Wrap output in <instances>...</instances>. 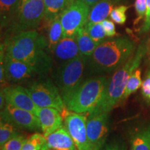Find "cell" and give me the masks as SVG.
I'll return each mask as SVG.
<instances>
[{
	"label": "cell",
	"instance_id": "1",
	"mask_svg": "<svg viewBox=\"0 0 150 150\" xmlns=\"http://www.w3.org/2000/svg\"><path fill=\"white\" fill-rule=\"evenodd\" d=\"M6 54L32 67L38 74L50 72L53 60L48 54L47 40L36 30L21 31L4 42Z\"/></svg>",
	"mask_w": 150,
	"mask_h": 150
},
{
	"label": "cell",
	"instance_id": "2",
	"mask_svg": "<svg viewBox=\"0 0 150 150\" xmlns=\"http://www.w3.org/2000/svg\"><path fill=\"white\" fill-rule=\"evenodd\" d=\"M135 51L136 45L129 38L106 39L88 59V67L93 74L115 72L134 55Z\"/></svg>",
	"mask_w": 150,
	"mask_h": 150
},
{
	"label": "cell",
	"instance_id": "3",
	"mask_svg": "<svg viewBox=\"0 0 150 150\" xmlns=\"http://www.w3.org/2000/svg\"><path fill=\"white\" fill-rule=\"evenodd\" d=\"M147 52V45L142 42L134 55L108 77L104 96L95 110L109 112L121 102L124 92L131 75L139 67L143 57Z\"/></svg>",
	"mask_w": 150,
	"mask_h": 150
},
{
	"label": "cell",
	"instance_id": "4",
	"mask_svg": "<svg viewBox=\"0 0 150 150\" xmlns=\"http://www.w3.org/2000/svg\"><path fill=\"white\" fill-rule=\"evenodd\" d=\"M108 79V76L99 75L84 80L63 100L66 108L70 111L81 114L93 111L102 101Z\"/></svg>",
	"mask_w": 150,
	"mask_h": 150
},
{
	"label": "cell",
	"instance_id": "5",
	"mask_svg": "<svg viewBox=\"0 0 150 150\" xmlns=\"http://www.w3.org/2000/svg\"><path fill=\"white\" fill-rule=\"evenodd\" d=\"M88 59L81 54L61 64L54 74V79L63 100L70 96L83 81Z\"/></svg>",
	"mask_w": 150,
	"mask_h": 150
},
{
	"label": "cell",
	"instance_id": "6",
	"mask_svg": "<svg viewBox=\"0 0 150 150\" xmlns=\"http://www.w3.org/2000/svg\"><path fill=\"white\" fill-rule=\"evenodd\" d=\"M45 17L43 0H21L18 15L10 27L13 34L21 31L35 30Z\"/></svg>",
	"mask_w": 150,
	"mask_h": 150
},
{
	"label": "cell",
	"instance_id": "7",
	"mask_svg": "<svg viewBox=\"0 0 150 150\" xmlns=\"http://www.w3.org/2000/svg\"><path fill=\"white\" fill-rule=\"evenodd\" d=\"M28 91L38 107L54 108L62 114L67 109L57 86L49 79L33 82L29 85Z\"/></svg>",
	"mask_w": 150,
	"mask_h": 150
},
{
	"label": "cell",
	"instance_id": "8",
	"mask_svg": "<svg viewBox=\"0 0 150 150\" xmlns=\"http://www.w3.org/2000/svg\"><path fill=\"white\" fill-rule=\"evenodd\" d=\"M91 7L82 0H74L60 16L63 37L75 38L78 31L85 27Z\"/></svg>",
	"mask_w": 150,
	"mask_h": 150
},
{
	"label": "cell",
	"instance_id": "9",
	"mask_svg": "<svg viewBox=\"0 0 150 150\" xmlns=\"http://www.w3.org/2000/svg\"><path fill=\"white\" fill-rule=\"evenodd\" d=\"M86 131L91 150H102L109 132L108 112L95 110L87 113Z\"/></svg>",
	"mask_w": 150,
	"mask_h": 150
},
{
	"label": "cell",
	"instance_id": "10",
	"mask_svg": "<svg viewBox=\"0 0 150 150\" xmlns=\"http://www.w3.org/2000/svg\"><path fill=\"white\" fill-rule=\"evenodd\" d=\"M64 125L78 150H91L86 131V115L67 109L63 114Z\"/></svg>",
	"mask_w": 150,
	"mask_h": 150
},
{
	"label": "cell",
	"instance_id": "11",
	"mask_svg": "<svg viewBox=\"0 0 150 150\" xmlns=\"http://www.w3.org/2000/svg\"><path fill=\"white\" fill-rule=\"evenodd\" d=\"M1 120L11 123L19 129L29 131H41L40 121L35 114L8 104H6L1 109Z\"/></svg>",
	"mask_w": 150,
	"mask_h": 150
},
{
	"label": "cell",
	"instance_id": "12",
	"mask_svg": "<svg viewBox=\"0 0 150 150\" xmlns=\"http://www.w3.org/2000/svg\"><path fill=\"white\" fill-rule=\"evenodd\" d=\"M6 104L35 114L38 106L33 102L28 88L21 86H8L1 90Z\"/></svg>",
	"mask_w": 150,
	"mask_h": 150
},
{
	"label": "cell",
	"instance_id": "13",
	"mask_svg": "<svg viewBox=\"0 0 150 150\" xmlns=\"http://www.w3.org/2000/svg\"><path fill=\"white\" fill-rule=\"evenodd\" d=\"M6 80L13 83L25 81L37 75V72L24 62L13 59L6 54L4 56Z\"/></svg>",
	"mask_w": 150,
	"mask_h": 150
},
{
	"label": "cell",
	"instance_id": "14",
	"mask_svg": "<svg viewBox=\"0 0 150 150\" xmlns=\"http://www.w3.org/2000/svg\"><path fill=\"white\" fill-rule=\"evenodd\" d=\"M35 115L40 121L41 131L45 136H47L63 125V115L56 108L38 107Z\"/></svg>",
	"mask_w": 150,
	"mask_h": 150
},
{
	"label": "cell",
	"instance_id": "15",
	"mask_svg": "<svg viewBox=\"0 0 150 150\" xmlns=\"http://www.w3.org/2000/svg\"><path fill=\"white\" fill-rule=\"evenodd\" d=\"M54 59L61 64L80 55L76 38L63 37L52 50Z\"/></svg>",
	"mask_w": 150,
	"mask_h": 150
},
{
	"label": "cell",
	"instance_id": "16",
	"mask_svg": "<svg viewBox=\"0 0 150 150\" xmlns=\"http://www.w3.org/2000/svg\"><path fill=\"white\" fill-rule=\"evenodd\" d=\"M45 137L50 150H78L65 125Z\"/></svg>",
	"mask_w": 150,
	"mask_h": 150
},
{
	"label": "cell",
	"instance_id": "17",
	"mask_svg": "<svg viewBox=\"0 0 150 150\" xmlns=\"http://www.w3.org/2000/svg\"><path fill=\"white\" fill-rule=\"evenodd\" d=\"M125 0H100L91 7V12L85 27L102 22L110 16L111 11Z\"/></svg>",
	"mask_w": 150,
	"mask_h": 150
},
{
	"label": "cell",
	"instance_id": "18",
	"mask_svg": "<svg viewBox=\"0 0 150 150\" xmlns=\"http://www.w3.org/2000/svg\"><path fill=\"white\" fill-rule=\"evenodd\" d=\"M21 0H0L1 27L10 28L18 15Z\"/></svg>",
	"mask_w": 150,
	"mask_h": 150
},
{
	"label": "cell",
	"instance_id": "19",
	"mask_svg": "<svg viewBox=\"0 0 150 150\" xmlns=\"http://www.w3.org/2000/svg\"><path fill=\"white\" fill-rule=\"evenodd\" d=\"M45 5V22L47 24L60 16L74 0H43Z\"/></svg>",
	"mask_w": 150,
	"mask_h": 150
},
{
	"label": "cell",
	"instance_id": "20",
	"mask_svg": "<svg viewBox=\"0 0 150 150\" xmlns=\"http://www.w3.org/2000/svg\"><path fill=\"white\" fill-rule=\"evenodd\" d=\"M75 38L80 54L87 58H89L93 54L95 49L99 45L90 36L85 27L79 30Z\"/></svg>",
	"mask_w": 150,
	"mask_h": 150
},
{
	"label": "cell",
	"instance_id": "21",
	"mask_svg": "<svg viewBox=\"0 0 150 150\" xmlns=\"http://www.w3.org/2000/svg\"><path fill=\"white\" fill-rule=\"evenodd\" d=\"M63 38V27H62L60 16H59L47 23V40L48 42V50L52 52L56 45Z\"/></svg>",
	"mask_w": 150,
	"mask_h": 150
},
{
	"label": "cell",
	"instance_id": "22",
	"mask_svg": "<svg viewBox=\"0 0 150 150\" xmlns=\"http://www.w3.org/2000/svg\"><path fill=\"white\" fill-rule=\"evenodd\" d=\"M130 150H150V129L137 133L131 141Z\"/></svg>",
	"mask_w": 150,
	"mask_h": 150
},
{
	"label": "cell",
	"instance_id": "23",
	"mask_svg": "<svg viewBox=\"0 0 150 150\" xmlns=\"http://www.w3.org/2000/svg\"><path fill=\"white\" fill-rule=\"evenodd\" d=\"M22 150H50L46 137L40 133H35L27 138Z\"/></svg>",
	"mask_w": 150,
	"mask_h": 150
},
{
	"label": "cell",
	"instance_id": "24",
	"mask_svg": "<svg viewBox=\"0 0 150 150\" xmlns=\"http://www.w3.org/2000/svg\"><path fill=\"white\" fill-rule=\"evenodd\" d=\"M142 79H141V70L138 67L134 71V73L131 75L130 78L129 79L128 82L125 88V92H124L122 98L121 102H124L131 94L134 93L142 86Z\"/></svg>",
	"mask_w": 150,
	"mask_h": 150
},
{
	"label": "cell",
	"instance_id": "25",
	"mask_svg": "<svg viewBox=\"0 0 150 150\" xmlns=\"http://www.w3.org/2000/svg\"><path fill=\"white\" fill-rule=\"evenodd\" d=\"M22 134L19 129L8 122L1 120L0 122V146H3L7 141L18 135Z\"/></svg>",
	"mask_w": 150,
	"mask_h": 150
},
{
	"label": "cell",
	"instance_id": "26",
	"mask_svg": "<svg viewBox=\"0 0 150 150\" xmlns=\"http://www.w3.org/2000/svg\"><path fill=\"white\" fill-rule=\"evenodd\" d=\"M85 29L88 31L90 36L92 38V39L98 45L106 40V38L107 37L102 22L91 24V25L86 27Z\"/></svg>",
	"mask_w": 150,
	"mask_h": 150
},
{
	"label": "cell",
	"instance_id": "27",
	"mask_svg": "<svg viewBox=\"0 0 150 150\" xmlns=\"http://www.w3.org/2000/svg\"><path fill=\"white\" fill-rule=\"evenodd\" d=\"M129 6L125 5H119L115 6L110 13V18L115 23L124 24L127 21L126 13Z\"/></svg>",
	"mask_w": 150,
	"mask_h": 150
},
{
	"label": "cell",
	"instance_id": "28",
	"mask_svg": "<svg viewBox=\"0 0 150 150\" xmlns=\"http://www.w3.org/2000/svg\"><path fill=\"white\" fill-rule=\"evenodd\" d=\"M27 137L20 134L7 141L1 147V150H22Z\"/></svg>",
	"mask_w": 150,
	"mask_h": 150
},
{
	"label": "cell",
	"instance_id": "29",
	"mask_svg": "<svg viewBox=\"0 0 150 150\" xmlns=\"http://www.w3.org/2000/svg\"><path fill=\"white\" fill-rule=\"evenodd\" d=\"M134 6L137 14V18L135 20V24H137L145 19L146 10H147V1L146 0H136Z\"/></svg>",
	"mask_w": 150,
	"mask_h": 150
},
{
	"label": "cell",
	"instance_id": "30",
	"mask_svg": "<svg viewBox=\"0 0 150 150\" xmlns=\"http://www.w3.org/2000/svg\"><path fill=\"white\" fill-rule=\"evenodd\" d=\"M141 93L145 102L150 104V70L147 72L145 79L142 81Z\"/></svg>",
	"mask_w": 150,
	"mask_h": 150
},
{
	"label": "cell",
	"instance_id": "31",
	"mask_svg": "<svg viewBox=\"0 0 150 150\" xmlns=\"http://www.w3.org/2000/svg\"><path fill=\"white\" fill-rule=\"evenodd\" d=\"M102 24L106 36L108 38H112L116 35L117 33H116L115 25L113 21L108 20V19H105L102 22Z\"/></svg>",
	"mask_w": 150,
	"mask_h": 150
},
{
	"label": "cell",
	"instance_id": "32",
	"mask_svg": "<svg viewBox=\"0 0 150 150\" xmlns=\"http://www.w3.org/2000/svg\"><path fill=\"white\" fill-rule=\"evenodd\" d=\"M147 1V10L143 24L140 28V33H145L150 31V0H146Z\"/></svg>",
	"mask_w": 150,
	"mask_h": 150
},
{
	"label": "cell",
	"instance_id": "33",
	"mask_svg": "<svg viewBox=\"0 0 150 150\" xmlns=\"http://www.w3.org/2000/svg\"><path fill=\"white\" fill-rule=\"evenodd\" d=\"M102 150H125V146L120 140H113L104 145Z\"/></svg>",
	"mask_w": 150,
	"mask_h": 150
},
{
	"label": "cell",
	"instance_id": "34",
	"mask_svg": "<svg viewBox=\"0 0 150 150\" xmlns=\"http://www.w3.org/2000/svg\"><path fill=\"white\" fill-rule=\"evenodd\" d=\"M6 104V102L4 95L2 91H1V94H0V107H1V109H2L4 107Z\"/></svg>",
	"mask_w": 150,
	"mask_h": 150
},
{
	"label": "cell",
	"instance_id": "35",
	"mask_svg": "<svg viewBox=\"0 0 150 150\" xmlns=\"http://www.w3.org/2000/svg\"><path fill=\"white\" fill-rule=\"evenodd\" d=\"M82 1H83L84 2L87 4L88 5H89L91 7H92L95 4H97L98 1H100V0H82Z\"/></svg>",
	"mask_w": 150,
	"mask_h": 150
},
{
	"label": "cell",
	"instance_id": "36",
	"mask_svg": "<svg viewBox=\"0 0 150 150\" xmlns=\"http://www.w3.org/2000/svg\"><path fill=\"white\" fill-rule=\"evenodd\" d=\"M147 54H148V56H149V63H150V40H149V45H147Z\"/></svg>",
	"mask_w": 150,
	"mask_h": 150
}]
</instances>
